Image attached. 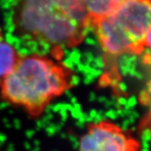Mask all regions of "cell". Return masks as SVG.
I'll return each mask as SVG.
<instances>
[{
  "instance_id": "obj_5",
  "label": "cell",
  "mask_w": 151,
  "mask_h": 151,
  "mask_svg": "<svg viewBox=\"0 0 151 151\" xmlns=\"http://www.w3.org/2000/svg\"><path fill=\"white\" fill-rule=\"evenodd\" d=\"M124 0H81L92 25L98 20L110 15Z\"/></svg>"
},
{
  "instance_id": "obj_2",
  "label": "cell",
  "mask_w": 151,
  "mask_h": 151,
  "mask_svg": "<svg viewBox=\"0 0 151 151\" xmlns=\"http://www.w3.org/2000/svg\"><path fill=\"white\" fill-rule=\"evenodd\" d=\"M71 70L58 60L40 55L19 56L2 78L1 93L9 103L38 117L73 86Z\"/></svg>"
},
{
  "instance_id": "obj_1",
  "label": "cell",
  "mask_w": 151,
  "mask_h": 151,
  "mask_svg": "<svg viewBox=\"0 0 151 151\" xmlns=\"http://www.w3.org/2000/svg\"><path fill=\"white\" fill-rule=\"evenodd\" d=\"M13 22L21 35L58 50L81 44L91 28L81 0H17Z\"/></svg>"
},
{
  "instance_id": "obj_4",
  "label": "cell",
  "mask_w": 151,
  "mask_h": 151,
  "mask_svg": "<svg viewBox=\"0 0 151 151\" xmlns=\"http://www.w3.org/2000/svg\"><path fill=\"white\" fill-rule=\"evenodd\" d=\"M77 151H139V144L118 124L103 120L88 125Z\"/></svg>"
},
{
  "instance_id": "obj_6",
  "label": "cell",
  "mask_w": 151,
  "mask_h": 151,
  "mask_svg": "<svg viewBox=\"0 0 151 151\" xmlns=\"http://www.w3.org/2000/svg\"><path fill=\"white\" fill-rule=\"evenodd\" d=\"M19 58L14 48L0 36V77H4L16 64Z\"/></svg>"
},
{
  "instance_id": "obj_3",
  "label": "cell",
  "mask_w": 151,
  "mask_h": 151,
  "mask_svg": "<svg viewBox=\"0 0 151 151\" xmlns=\"http://www.w3.org/2000/svg\"><path fill=\"white\" fill-rule=\"evenodd\" d=\"M151 0H124L110 15L92 28L105 55H140L150 48Z\"/></svg>"
}]
</instances>
